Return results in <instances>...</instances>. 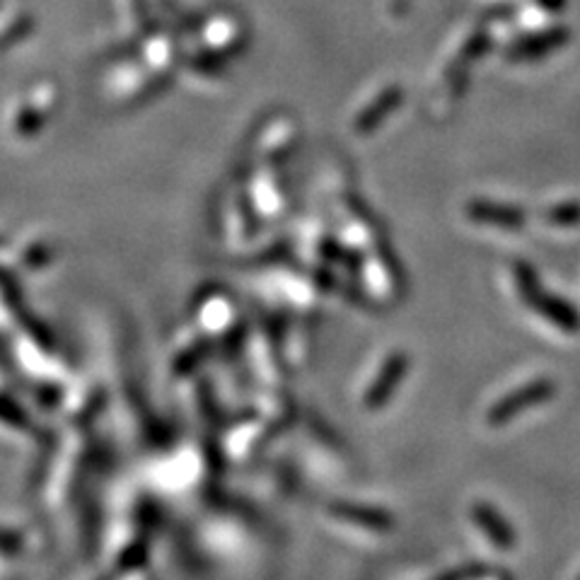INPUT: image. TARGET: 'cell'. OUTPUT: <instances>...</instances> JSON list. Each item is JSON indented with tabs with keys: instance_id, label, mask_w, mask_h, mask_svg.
I'll return each instance as SVG.
<instances>
[{
	"instance_id": "obj_1",
	"label": "cell",
	"mask_w": 580,
	"mask_h": 580,
	"mask_svg": "<svg viewBox=\"0 0 580 580\" xmlns=\"http://www.w3.org/2000/svg\"><path fill=\"white\" fill-rule=\"evenodd\" d=\"M554 394L556 382L551 380V377H537V380L527 382V385H522L518 390L506 394L503 399H498V402L489 409V414H486V421H489V426L493 428L506 426L508 421L518 419L520 414L530 411L532 406L549 402Z\"/></svg>"
},
{
	"instance_id": "obj_2",
	"label": "cell",
	"mask_w": 580,
	"mask_h": 580,
	"mask_svg": "<svg viewBox=\"0 0 580 580\" xmlns=\"http://www.w3.org/2000/svg\"><path fill=\"white\" fill-rule=\"evenodd\" d=\"M527 305H530L537 315H542L547 322L554 324L556 329H561V332L566 334L580 332V312L568 303V300L559 298V295H551L542 288L535 298L527 300Z\"/></svg>"
},
{
	"instance_id": "obj_5",
	"label": "cell",
	"mask_w": 580,
	"mask_h": 580,
	"mask_svg": "<svg viewBox=\"0 0 580 580\" xmlns=\"http://www.w3.org/2000/svg\"><path fill=\"white\" fill-rule=\"evenodd\" d=\"M472 518L477 522L479 530L491 539L493 547L503 551H510L515 547L513 527H510L508 520L503 518L496 508L489 506V503H477L472 510Z\"/></svg>"
},
{
	"instance_id": "obj_7",
	"label": "cell",
	"mask_w": 580,
	"mask_h": 580,
	"mask_svg": "<svg viewBox=\"0 0 580 580\" xmlns=\"http://www.w3.org/2000/svg\"><path fill=\"white\" fill-rule=\"evenodd\" d=\"M489 573H491L489 566H464L460 568V571L450 573V576L443 580H481L489 576Z\"/></svg>"
},
{
	"instance_id": "obj_6",
	"label": "cell",
	"mask_w": 580,
	"mask_h": 580,
	"mask_svg": "<svg viewBox=\"0 0 580 580\" xmlns=\"http://www.w3.org/2000/svg\"><path fill=\"white\" fill-rule=\"evenodd\" d=\"M544 218H547V223L556 225V228H573V225H580V203H554V206L544 211Z\"/></svg>"
},
{
	"instance_id": "obj_8",
	"label": "cell",
	"mask_w": 580,
	"mask_h": 580,
	"mask_svg": "<svg viewBox=\"0 0 580 580\" xmlns=\"http://www.w3.org/2000/svg\"><path fill=\"white\" fill-rule=\"evenodd\" d=\"M506 580H510V576H506Z\"/></svg>"
},
{
	"instance_id": "obj_3",
	"label": "cell",
	"mask_w": 580,
	"mask_h": 580,
	"mask_svg": "<svg viewBox=\"0 0 580 580\" xmlns=\"http://www.w3.org/2000/svg\"><path fill=\"white\" fill-rule=\"evenodd\" d=\"M469 218L477 220V223L506 230L522 228V225L527 223V216L522 208L498 201H472L469 203Z\"/></svg>"
},
{
	"instance_id": "obj_9",
	"label": "cell",
	"mask_w": 580,
	"mask_h": 580,
	"mask_svg": "<svg viewBox=\"0 0 580 580\" xmlns=\"http://www.w3.org/2000/svg\"><path fill=\"white\" fill-rule=\"evenodd\" d=\"M578 580H580V578H578Z\"/></svg>"
},
{
	"instance_id": "obj_4",
	"label": "cell",
	"mask_w": 580,
	"mask_h": 580,
	"mask_svg": "<svg viewBox=\"0 0 580 580\" xmlns=\"http://www.w3.org/2000/svg\"><path fill=\"white\" fill-rule=\"evenodd\" d=\"M568 42V29H549V32L535 34V37H527L522 42L510 46L508 56L510 61H539V58L554 54L556 49H561Z\"/></svg>"
}]
</instances>
